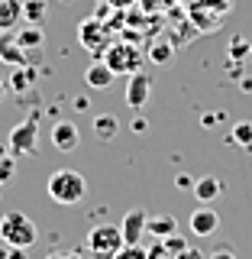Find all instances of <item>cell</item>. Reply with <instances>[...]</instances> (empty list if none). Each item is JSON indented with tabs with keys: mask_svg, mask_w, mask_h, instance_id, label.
<instances>
[{
	"mask_svg": "<svg viewBox=\"0 0 252 259\" xmlns=\"http://www.w3.org/2000/svg\"><path fill=\"white\" fill-rule=\"evenodd\" d=\"M87 194V182L84 175L75 172V168H59V172L48 175V198L62 207H75L84 201Z\"/></svg>",
	"mask_w": 252,
	"mask_h": 259,
	"instance_id": "1",
	"label": "cell"
},
{
	"mask_svg": "<svg viewBox=\"0 0 252 259\" xmlns=\"http://www.w3.org/2000/svg\"><path fill=\"white\" fill-rule=\"evenodd\" d=\"M39 240V230H36V221L23 210H7L0 217V243L4 246H20L26 249Z\"/></svg>",
	"mask_w": 252,
	"mask_h": 259,
	"instance_id": "2",
	"label": "cell"
},
{
	"mask_svg": "<svg viewBox=\"0 0 252 259\" xmlns=\"http://www.w3.org/2000/svg\"><path fill=\"white\" fill-rule=\"evenodd\" d=\"M123 230L113 224H97L91 233H87V253L91 259H113L123 249Z\"/></svg>",
	"mask_w": 252,
	"mask_h": 259,
	"instance_id": "3",
	"label": "cell"
},
{
	"mask_svg": "<svg viewBox=\"0 0 252 259\" xmlns=\"http://www.w3.org/2000/svg\"><path fill=\"white\" fill-rule=\"evenodd\" d=\"M107 65L113 75H133V71H139L142 55H139V49L117 42V46H107Z\"/></svg>",
	"mask_w": 252,
	"mask_h": 259,
	"instance_id": "4",
	"label": "cell"
},
{
	"mask_svg": "<svg viewBox=\"0 0 252 259\" xmlns=\"http://www.w3.org/2000/svg\"><path fill=\"white\" fill-rule=\"evenodd\" d=\"M36 143H39V126L36 120H23L10 130V152L13 156H36Z\"/></svg>",
	"mask_w": 252,
	"mask_h": 259,
	"instance_id": "5",
	"label": "cell"
},
{
	"mask_svg": "<svg viewBox=\"0 0 252 259\" xmlns=\"http://www.w3.org/2000/svg\"><path fill=\"white\" fill-rule=\"evenodd\" d=\"M149 97H152V78L145 71H133L126 81V104L133 110H142L149 104Z\"/></svg>",
	"mask_w": 252,
	"mask_h": 259,
	"instance_id": "6",
	"label": "cell"
},
{
	"mask_svg": "<svg viewBox=\"0 0 252 259\" xmlns=\"http://www.w3.org/2000/svg\"><path fill=\"white\" fill-rule=\"evenodd\" d=\"M78 39H81V46H87L94 55L107 52V26H104L100 20H84V23H78Z\"/></svg>",
	"mask_w": 252,
	"mask_h": 259,
	"instance_id": "7",
	"label": "cell"
},
{
	"mask_svg": "<svg viewBox=\"0 0 252 259\" xmlns=\"http://www.w3.org/2000/svg\"><path fill=\"white\" fill-rule=\"evenodd\" d=\"M191 233L194 237H214L217 230H220V214H217L214 207H197V210H191Z\"/></svg>",
	"mask_w": 252,
	"mask_h": 259,
	"instance_id": "8",
	"label": "cell"
},
{
	"mask_svg": "<svg viewBox=\"0 0 252 259\" xmlns=\"http://www.w3.org/2000/svg\"><path fill=\"white\" fill-rule=\"evenodd\" d=\"M78 143H81V133H78V126L71 123V120H59V123L52 126V146L59 152L78 149Z\"/></svg>",
	"mask_w": 252,
	"mask_h": 259,
	"instance_id": "9",
	"label": "cell"
},
{
	"mask_svg": "<svg viewBox=\"0 0 252 259\" xmlns=\"http://www.w3.org/2000/svg\"><path fill=\"white\" fill-rule=\"evenodd\" d=\"M145 221H149V214H145L142 207H133V210H129V214L123 217V224H120L123 240H126V243H139L142 233H145Z\"/></svg>",
	"mask_w": 252,
	"mask_h": 259,
	"instance_id": "10",
	"label": "cell"
},
{
	"mask_svg": "<svg viewBox=\"0 0 252 259\" xmlns=\"http://www.w3.org/2000/svg\"><path fill=\"white\" fill-rule=\"evenodd\" d=\"M220 191H223V182H220V178H214V175H204V178L194 182V198H197L200 204L217 201V198H220Z\"/></svg>",
	"mask_w": 252,
	"mask_h": 259,
	"instance_id": "11",
	"label": "cell"
},
{
	"mask_svg": "<svg viewBox=\"0 0 252 259\" xmlns=\"http://www.w3.org/2000/svg\"><path fill=\"white\" fill-rule=\"evenodd\" d=\"M23 20V0H0V29L13 32Z\"/></svg>",
	"mask_w": 252,
	"mask_h": 259,
	"instance_id": "12",
	"label": "cell"
},
{
	"mask_svg": "<svg viewBox=\"0 0 252 259\" xmlns=\"http://www.w3.org/2000/svg\"><path fill=\"white\" fill-rule=\"evenodd\" d=\"M145 233H152L156 240H165V237H172V233H178V221L172 214H156V217L145 221Z\"/></svg>",
	"mask_w": 252,
	"mask_h": 259,
	"instance_id": "13",
	"label": "cell"
},
{
	"mask_svg": "<svg viewBox=\"0 0 252 259\" xmlns=\"http://www.w3.org/2000/svg\"><path fill=\"white\" fill-rule=\"evenodd\" d=\"M16 46L23 49V52H32V49H42L45 46V32H42V26H23V29H16Z\"/></svg>",
	"mask_w": 252,
	"mask_h": 259,
	"instance_id": "14",
	"label": "cell"
},
{
	"mask_svg": "<svg viewBox=\"0 0 252 259\" xmlns=\"http://www.w3.org/2000/svg\"><path fill=\"white\" fill-rule=\"evenodd\" d=\"M84 81L94 88V91H104V88H110V81H113L110 65H107V62H94L91 68L84 71Z\"/></svg>",
	"mask_w": 252,
	"mask_h": 259,
	"instance_id": "15",
	"label": "cell"
},
{
	"mask_svg": "<svg viewBox=\"0 0 252 259\" xmlns=\"http://www.w3.org/2000/svg\"><path fill=\"white\" fill-rule=\"evenodd\" d=\"M117 130H120V120L113 113H97L94 117V136L97 140H113Z\"/></svg>",
	"mask_w": 252,
	"mask_h": 259,
	"instance_id": "16",
	"label": "cell"
},
{
	"mask_svg": "<svg viewBox=\"0 0 252 259\" xmlns=\"http://www.w3.org/2000/svg\"><path fill=\"white\" fill-rule=\"evenodd\" d=\"M32 81H36V68H32V65H16L13 75H10V91L23 94V91L32 84Z\"/></svg>",
	"mask_w": 252,
	"mask_h": 259,
	"instance_id": "17",
	"label": "cell"
},
{
	"mask_svg": "<svg viewBox=\"0 0 252 259\" xmlns=\"http://www.w3.org/2000/svg\"><path fill=\"white\" fill-rule=\"evenodd\" d=\"M23 16L32 26H42V20L48 16V0H23Z\"/></svg>",
	"mask_w": 252,
	"mask_h": 259,
	"instance_id": "18",
	"label": "cell"
},
{
	"mask_svg": "<svg viewBox=\"0 0 252 259\" xmlns=\"http://www.w3.org/2000/svg\"><path fill=\"white\" fill-rule=\"evenodd\" d=\"M149 59L156 62V65L172 62V46H168V42H152V49H149Z\"/></svg>",
	"mask_w": 252,
	"mask_h": 259,
	"instance_id": "19",
	"label": "cell"
},
{
	"mask_svg": "<svg viewBox=\"0 0 252 259\" xmlns=\"http://www.w3.org/2000/svg\"><path fill=\"white\" fill-rule=\"evenodd\" d=\"M113 259H145V246H139V243H123V249Z\"/></svg>",
	"mask_w": 252,
	"mask_h": 259,
	"instance_id": "20",
	"label": "cell"
},
{
	"mask_svg": "<svg viewBox=\"0 0 252 259\" xmlns=\"http://www.w3.org/2000/svg\"><path fill=\"white\" fill-rule=\"evenodd\" d=\"M233 143L252 146V123H236V126H233Z\"/></svg>",
	"mask_w": 252,
	"mask_h": 259,
	"instance_id": "21",
	"label": "cell"
},
{
	"mask_svg": "<svg viewBox=\"0 0 252 259\" xmlns=\"http://www.w3.org/2000/svg\"><path fill=\"white\" fill-rule=\"evenodd\" d=\"M162 243H165V249L172 253V259H175L178 253H181V249H188V240H184V237H178V233H172V237H165Z\"/></svg>",
	"mask_w": 252,
	"mask_h": 259,
	"instance_id": "22",
	"label": "cell"
},
{
	"mask_svg": "<svg viewBox=\"0 0 252 259\" xmlns=\"http://www.w3.org/2000/svg\"><path fill=\"white\" fill-rule=\"evenodd\" d=\"M13 172H16V162H13V152H10V156L0 162V185H7V182H10Z\"/></svg>",
	"mask_w": 252,
	"mask_h": 259,
	"instance_id": "23",
	"label": "cell"
},
{
	"mask_svg": "<svg viewBox=\"0 0 252 259\" xmlns=\"http://www.w3.org/2000/svg\"><path fill=\"white\" fill-rule=\"evenodd\" d=\"M145 259H172V253L165 249V243H162V240H156L149 249H145Z\"/></svg>",
	"mask_w": 252,
	"mask_h": 259,
	"instance_id": "24",
	"label": "cell"
},
{
	"mask_svg": "<svg viewBox=\"0 0 252 259\" xmlns=\"http://www.w3.org/2000/svg\"><path fill=\"white\" fill-rule=\"evenodd\" d=\"M207 259H236V253H233V246H217Z\"/></svg>",
	"mask_w": 252,
	"mask_h": 259,
	"instance_id": "25",
	"label": "cell"
},
{
	"mask_svg": "<svg viewBox=\"0 0 252 259\" xmlns=\"http://www.w3.org/2000/svg\"><path fill=\"white\" fill-rule=\"evenodd\" d=\"M175 259H207V256L200 253V249H194V246H188V249H181V253H178Z\"/></svg>",
	"mask_w": 252,
	"mask_h": 259,
	"instance_id": "26",
	"label": "cell"
},
{
	"mask_svg": "<svg viewBox=\"0 0 252 259\" xmlns=\"http://www.w3.org/2000/svg\"><path fill=\"white\" fill-rule=\"evenodd\" d=\"M45 259H81L78 249H68V253H48Z\"/></svg>",
	"mask_w": 252,
	"mask_h": 259,
	"instance_id": "27",
	"label": "cell"
},
{
	"mask_svg": "<svg viewBox=\"0 0 252 259\" xmlns=\"http://www.w3.org/2000/svg\"><path fill=\"white\" fill-rule=\"evenodd\" d=\"M175 185H178V188H194V178H191V175H178Z\"/></svg>",
	"mask_w": 252,
	"mask_h": 259,
	"instance_id": "28",
	"label": "cell"
},
{
	"mask_svg": "<svg viewBox=\"0 0 252 259\" xmlns=\"http://www.w3.org/2000/svg\"><path fill=\"white\" fill-rule=\"evenodd\" d=\"M7 259H26V249H20V246H10V249H7Z\"/></svg>",
	"mask_w": 252,
	"mask_h": 259,
	"instance_id": "29",
	"label": "cell"
},
{
	"mask_svg": "<svg viewBox=\"0 0 252 259\" xmlns=\"http://www.w3.org/2000/svg\"><path fill=\"white\" fill-rule=\"evenodd\" d=\"M7 156H10V152H7V149H4V143H0V162H4Z\"/></svg>",
	"mask_w": 252,
	"mask_h": 259,
	"instance_id": "30",
	"label": "cell"
},
{
	"mask_svg": "<svg viewBox=\"0 0 252 259\" xmlns=\"http://www.w3.org/2000/svg\"><path fill=\"white\" fill-rule=\"evenodd\" d=\"M4 94H7V84H4V81H0V101H4Z\"/></svg>",
	"mask_w": 252,
	"mask_h": 259,
	"instance_id": "31",
	"label": "cell"
},
{
	"mask_svg": "<svg viewBox=\"0 0 252 259\" xmlns=\"http://www.w3.org/2000/svg\"><path fill=\"white\" fill-rule=\"evenodd\" d=\"M0 259H7V253H4V249H0Z\"/></svg>",
	"mask_w": 252,
	"mask_h": 259,
	"instance_id": "32",
	"label": "cell"
},
{
	"mask_svg": "<svg viewBox=\"0 0 252 259\" xmlns=\"http://www.w3.org/2000/svg\"><path fill=\"white\" fill-rule=\"evenodd\" d=\"M59 4H65V0H59Z\"/></svg>",
	"mask_w": 252,
	"mask_h": 259,
	"instance_id": "33",
	"label": "cell"
},
{
	"mask_svg": "<svg viewBox=\"0 0 252 259\" xmlns=\"http://www.w3.org/2000/svg\"><path fill=\"white\" fill-rule=\"evenodd\" d=\"M249 49H252V46H249Z\"/></svg>",
	"mask_w": 252,
	"mask_h": 259,
	"instance_id": "34",
	"label": "cell"
}]
</instances>
